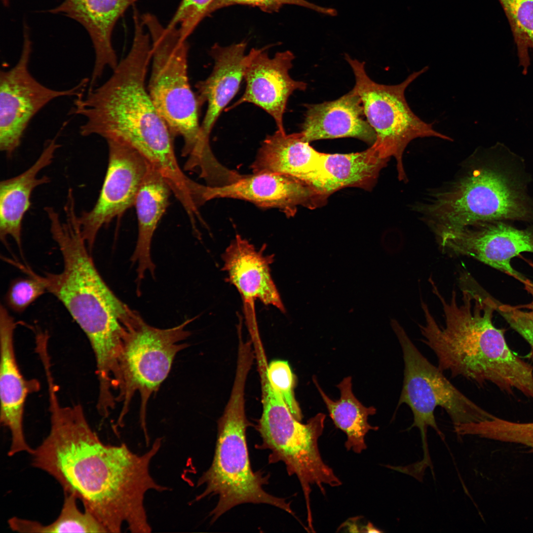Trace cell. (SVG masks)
Instances as JSON below:
<instances>
[{"label":"cell","instance_id":"1","mask_svg":"<svg viewBox=\"0 0 533 533\" xmlns=\"http://www.w3.org/2000/svg\"><path fill=\"white\" fill-rule=\"evenodd\" d=\"M50 430L32 455V464L74 495L108 533H118L145 517L146 493L159 484L150 473L155 453L106 445L92 429L80 404L63 405L57 386L48 387Z\"/></svg>","mask_w":533,"mask_h":533},{"label":"cell","instance_id":"2","mask_svg":"<svg viewBox=\"0 0 533 533\" xmlns=\"http://www.w3.org/2000/svg\"><path fill=\"white\" fill-rule=\"evenodd\" d=\"M144 25L136 22L131 48L98 87L76 97L71 114L84 118L82 136L98 135L123 143L137 151L168 182L183 175L174 138L146 87L152 46Z\"/></svg>","mask_w":533,"mask_h":533},{"label":"cell","instance_id":"3","mask_svg":"<svg viewBox=\"0 0 533 533\" xmlns=\"http://www.w3.org/2000/svg\"><path fill=\"white\" fill-rule=\"evenodd\" d=\"M461 303L456 292L445 300L435 285L444 314L440 326L427 304L421 306L424 321L419 324L422 342L434 353L438 367L453 377H462L479 385L490 382L508 393L517 390L533 399V367L509 347L503 331L492 322L497 301L485 293L462 286Z\"/></svg>","mask_w":533,"mask_h":533},{"label":"cell","instance_id":"4","mask_svg":"<svg viewBox=\"0 0 533 533\" xmlns=\"http://www.w3.org/2000/svg\"><path fill=\"white\" fill-rule=\"evenodd\" d=\"M50 230L62 254L63 269L43 276L33 273L84 332L94 353L97 377L108 380L118 373L124 338L141 317L120 301L102 278L77 220H55Z\"/></svg>","mask_w":533,"mask_h":533},{"label":"cell","instance_id":"5","mask_svg":"<svg viewBox=\"0 0 533 533\" xmlns=\"http://www.w3.org/2000/svg\"><path fill=\"white\" fill-rule=\"evenodd\" d=\"M532 177L525 160L502 143L484 151L465 176L421 208L437 235L483 223L533 225Z\"/></svg>","mask_w":533,"mask_h":533},{"label":"cell","instance_id":"6","mask_svg":"<svg viewBox=\"0 0 533 533\" xmlns=\"http://www.w3.org/2000/svg\"><path fill=\"white\" fill-rule=\"evenodd\" d=\"M141 18L151 41L149 95L173 138H183L182 154L187 157L186 163L191 166L201 165L212 151L202 137L200 107L189 81V44L177 27H164L151 13L144 14Z\"/></svg>","mask_w":533,"mask_h":533},{"label":"cell","instance_id":"7","mask_svg":"<svg viewBox=\"0 0 533 533\" xmlns=\"http://www.w3.org/2000/svg\"><path fill=\"white\" fill-rule=\"evenodd\" d=\"M247 377L243 372L235 374L228 401L218 422L212 464L197 481V487L205 488L194 501L218 496V503L209 515L212 523L232 508L247 503L269 504L295 515L285 499L264 490L263 486L268 484L269 476H264L251 468L246 437L248 426L244 399Z\"/></svg>","mask_w":533,"mask_h":533},{"label":"cell","instance_id":"8","mask_svg":"<svg viewBox=\"0 0 533 533\" xmlns=\"http://www.w3.org/2000/svg\"><path fill=\"white\" fill-rule=\"evenodd\" d=\"M391 326L400 343L404 365L403 385L397 408L405 404L412 411L413 421L409 429L413 427L419 429L423 451L421 462L430 464L428 428L434 429L442 439L445 438L435 417L437 407L446 411L454 427L483 421L494 416L455 386L443 372L421 353L397 321L392 319Z\"/></svg>","mask_w":533,"mask_h":533},{"label":"cell","instance_id":"9","mask_svg":"<svg viewBox=\"0 0 533 533\" xmlns=\"http://www.w3.org/2000/svg\"><path fill=\"white\" fill-rule=\"evenodd\" d=\"M345 59L355 77L353 89L360 97L366 118L376 133V141L371 146L382 158L396 159L398 178L404 180L403 155L412 141L430 137L452 140L434 129L432 123L418 117L405 96L408 86L428 68L424 67L414 72L399 84L389 85L378 83L370 78L364 62L352 59L348 54L345 55Z\"/></svg>","mask_w":533,"mask_h":533},{"label":"cell","instance_id":"10","mask_svg":"<svg viewBox=\"0 0 533 533\" xmlns=\"http://www.w3.org/2000/svg\"><path fill=\"white\" fill-rule=\"evenodd\" d=\"M194 318L172 328L161 329L147 324L141 318L129 328L123 341L120 361L122 387L117 401H122L123 406L117 427L123 425L132 398L138 392L141 425L145 436H148V401L168 376L177 354L188 346L182 342L190 336L186 327Z\"/></svg>","mask_w":533,"mask_h":533},{"label":"cell","instance_id":"11","mask_svg":"<svg viewBox=\"0 0 533 533\" xmlns=\"http://www.w3.org/2000/svg\"><path fill=\"white\" fill-rule=\"evenodd\" d=\"M25 26L20 56L16 64L0 72V149L8 156L19 147L33 117L52 101L60 97H76L83 92L90 79L64 90L48 87L30 71L32 42Z\"/></svg>","mask_w":533,"mask_h":533},{"label":"cell","instance_id":"12","mask_svg":"<svg viewBox=\"0 0 533 533\" xmlns=\"http://www.w3.org/2000/svg\"><path fill=\"white\" fill-rule=\"evenodd\" d=\"M108 168L94 206L78 216L82 235L91 253L101 228L134 205L137 192L150 164L129 146L107 141Z\"/></svg>","mask_w":533,"mask_h":533},{"label":"cell","instance_id":"13","mask_svg":"<svg viewBox=\"0 0 533 533\" xmlns=\"http://www.w3.org/2000/svg\"><path fill=\"white\" fill-rule=\"evenodd\" d=\"M438 238L447 253L472 258L522 283L527 279L510 262L521 253H533V225L519 228L509 221H493L445 232Z\"/></svg>","mask_w":533,"mask_h":533},{"label":"cell","instance_id":"14","mask_svg":"<svg viewBox=\"0 0 533 533\" xmlns=\"http://www.w3.org/2000/svg\"><path fill=\"white\" fill-rule=\"evenodd\" d=\"M328 197L311 185L276 173L262 172L242 175L226 185L205 186V202L218 198L239 199L264 208H277L288 217L300 206L314 209L323 205Z\"/></svg>","mask_w":533,"mask_h":533},{"label":"cell","instance_id":"15","mask_svg":"<svg viewBox=\"0 0 533 533\" xmlns=\"http://www.w3.org/2000/svg\"><path fill=\"white\" fill-rule=\"evenodd\" d=\"M267 48H252L246 55L243 74L246 89L228 110L243 103H252L270 114L278 130L285 132L283 118L288 99L295 91L305 90L306 84L293 79L289 75L295 58L292 52H279L270 58Z\"/></svg>","mask_w":533,"mask_h":533},{"label":"cell","instance_id":"16","mask_svg":"<svg viewBox=\"0 0 533 533\" xmlns=\"http://www.w3.org/2000/svg\"><path fill=\"white\" fill-rule=\"evenodd\" d=\"M266 245L256 249L239 235L230 242L222 255V269L227 280L235 287L242 299L246 323L257 321L255 304L259 300L286 312L272 278L270 266L274 256L266 255Z\"/></svg>","mask_w":533,"mask_h":533},{"label":"cell","instance_id":"17","mask_svg":"<svg viewBox=\"0 0 533 533\" xmlns=\"http://www.w3.org/2000/svg\"><path fill=\"white\" fill-rule=\"evenodd\" d=\"M14 318L2 305L0 307V420L9 431L11 445L8 455L21 452L31 454L24 430V408L30 392L36 382L24 378L18 366L15 352L14 335L17 325Z\"/></svg>","mask_w":533,"mask_h":533},{"label":"cell","instance_id":"18","mask_svg":"<svg viewBox=\"0 0 533 533\" xmlns=\"http://www.w3.org/2000/svg\"><path fill=\"white\" fill-rule=\"evenodd\" d=\"M138 0H64L50 9L81 24L91 38L95 61L89 87L96 86L106 68L112 70L118 62L112 42V33L118 19Z\"/></svg>","mask_w":533,"mask_h":533},{"label":"cell","instance_id":"19","mask_svg":"<svg viewBox=\"0 0 533 533\" xmlns=\"http://www.w3.org/2000/svg\"><path fill=\"white\" fill-rule=\"evenodd\" d=\"M302 131L305 141L344 137L372 145L376 139L365 115L361 100L352 89L334 101L307 104Z\"/></svg>","mask_w":533,"mask_h":533},{"label":"cell","instance_id":"20","mask_svg":"<svg viewBox=\"0 0 533 533\" xmlns=\"http://www.w3.org/2000/svg\"><path fill=\"white\" fill-rule=\"evenodd\" d=\"M246 45L244 41L226 47L215 44L210 52L214 60L213 71L196 84L200 107L207 105L200 125L202 138L207 144L219 116L237 92L243 78Z\"/></svg>","mask_w":533,"mask_h":533},{"label":"cell","instance_id":"21","mask_svg":"<svg viewBox=\"0 0 533 533\" xmlns=\"http://www.w3.org/2000/svg\"><path fill=\"white\" fill-rule=\"evenodd\" d=\"M60 147L56 137L48 140L40 155L30 167L15 177L0 182V238L7 245V237H12L22 256V221L31 205L32 192L37 187L50 182L47 176L39 178L38 173L52 163Z\"/></svg>","mask_w":533,"mask_h":533},{"label":"cell","instance_id":"22","mask_svg":"<svg viewBox=\"0 0 533 533\" xmlns=\"http://www.w3.org/2000/svg\"><path fill=\"white\" fill-rule=\"evenodd\" d=\"M323 154L304 140L301 132L287 134L277 130L263 142L251 167L253 173L281 174L313 186Z\"/></svg>","mask_w":533,"mask_h":533},{"label":"cell","instance_id":"23","mask_svg":"<svg viewBox=\"0 0 533 533\" xmlns=\"http://www.w3.org/2000/svg\"><path fill=\"white\" fill-rule=\"evenodd\" d=\"M171 190L161 174L149 165L137 192L134 205L138 225L136 245L131 258L137 264V281L140 284L147 271L154 275L151 257L152 238L157 224L168 205Z\"/></svg>","mask_w":533,"mask_h":533},{"label":"cell","instance_id":"24","mask_svg":"<svg viewBox=\"0 0 533 533\" xmlns=\"http://www.w3.org/2000/svg\"><path fill=\"white\" fill-rule=\"evenodd\" d=\"M387 160L373 146L355 153H323L313 186L327 197L345 187L371 190Z\"/></svg>","mask_w":533,"mask_h":533},{"label":"cell","instance_id":"25","mask_svg":"<svg viewBox=\"0 0 533 533\" xmlns=\"http://www.w3.org/2000/svg\"><path fill=\"white\" fill-rule=\"evenodd\" d=\"M313 381L324 402L334 424L346 435L345 447L359 454L367 448L365 437L370 430L378 427L370 425L368 416L376 413L373 406H364L354 396L352 390V378H344L338 385L341 392L339 400L334 401L323 391L314 376Z\"/></svg>","mask_w":533,"mask_h":533},{"label":"cell","instance_id":"26","mask_svg":"<svg viewBox=\"0 0 533 533\" xmlns=\"http://www.w3.org/2000/svg\"><path fill=\"white\" fill-rule=\"evenodd\" d=\"M77 498L64 493L63 506L58 518L52 523L42 525L38 521L12 517L10 528L18 533H107L101 524L89 512H82L77 505Z\"/></svg>","mask_w":533,"mask_h":533},{"label":"cell","instance_id":"27","mask_svg":"<svg viewBox=\"0 0 533 533\" xmlns=\"http://www.w3.org/2000/svg\"><path fill=\"white\" fill-rule=\"evenodd\" d=\"M509 21L516 45L519 64L526 74L533 50V0H498Z\"/></svg>","mask_w":533,"mask_h":533},{"label":"cell","instance_id":"28","mask_svg":"<svg viewBox=\"0 0 533 533\" xmlns=\"http://www.w3.org/2000/svg\"><path fill=\"white\" fill-rule=\"evenodd\" d=\"M470 434L494 440L522 444L533 452V422H516L495 416L491 419L471 423Z\"/></svg>","mask_w":533,"mask_h":533},{"label":"cell","instance_id":"29","mask_svg":"<svg viewBox=\"0 0 533 533\" xmlns=\"http://www.w3.org/2000/svg\"><path fill=\"white\" fill-rule=\"evenodd\" d=\"M28 276L12 280L5 299L7 306L17 313L24 312L33 302L47 292L44 284L28 266L19 265Z\"/></svg>","mask_w":533,"mask_h":533},{"label":"cell","instance_id":"30","mask_svg":"<svg viewBox=\"0 0 533 533\" xmlns=\"http://www.w3.org/2000/svg\"><path fill=\"white\" fill-rule=\"evenodd\" d=\"M267 377L273 387L279 393L293 416L298 420L302 414L294 395V376L288 363L283 360H274L268 364Z\"/></svg>","mask_w":533,"mask_h":533},{"label":"cell","instance_id":"31","mask_svg":"<svg viewBox=\"0 0 533 533\" xmlns=\"http://www.w3.org/2000/svg\"><path fill=\"white\" fill-rule=\"evenodd\" d=\"M213 0H182L167 26H178L182 38L187 39L200 22L207 16Z\"/></svg>","mask_w":533,"mask_h":533},{"label":"cell","instance_id":"32","mask_svg":"<svg viewBox=\"0 0 533 533\" xmlns=\"http://www.w3.org/2000/svg\"><path fill=\"white\" fill-rule=\"evenodd\" d=\"M238 4L257 7L267 13L278 12L285 4H294L332 16L337 14L334 8L318 6L306 0H213L208 10L207 16L219 9Z\"/></svg>","mask_w":533,"mask_h":533},{"label":"cell","instance_id":"33","mask_svg":"<svg viewBox=\"0 0 533 533\" xmlns=\"http://www.w3.org/2000/svg\"><path fill=\"white\" fill-rule=\"evenodd\" d=\"M496 311L533 348V321L526 314L524 310L516 305H499L498 302Z\"/></svg>","mask_w":533,"mask_h":533},{"label":"cell","instance_id":"34","mask_svg":"<svg viewBox=\"0 0 533 533\" xmlns=\"http://www.w3.org/2000/svg\"><path fill=\"white\" fill-rule=\"evenodd\" d=\"M527 262L533 269V263L528 261ZM525 289L530 294L531 296V301L526 305H517L519 308L525 309L524 310L526 314L533 321V282L529 279H527L523 283Z\"/></svg>","mask_w":533,"mask_h":533},{"label":"cell","instance_id":"35","mask_svg":"<svg viewBox=\"0 0 533 533\" xmlns=\"http://www.w3.org/2000/svg\"><path fill=\"white\" fill-rule=\"evenodd\" d=\"M2 0L3 3V4L4 5H5V6L8 5V4L9 3V2H8L9 0Z\"/></svg>","mask_w":533,"mask_h":533}]
</instances>
